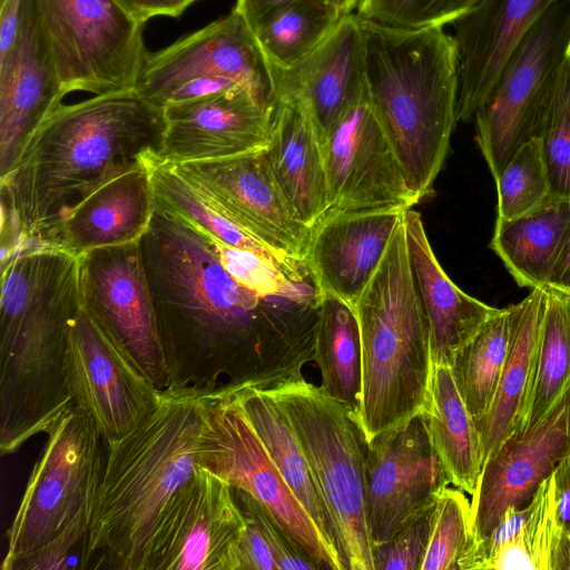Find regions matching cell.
<instances>
[{
  "label": "cell",
  "mask_w": 570,
  "mask_h": 570,
  "mask_svg": "<svg viewBox=\"0 0 570 570\" xmlns=\"http://www.w3.org/2000/svg\"><path fill=\"white\" fill-rule=\"evenodd\" d=\"M293 0H236L234 11L254 29L272 12Z\"/></svg>",
  "instance_id": "obj_49"
},
{
  "label": "cell",
  "mask_w": 570,
  "mask_h": 570,
  "mask_svg": "<svg viewBox=\"0 0 570 570\" xmlns=\"http://www.w3.org/2000/svg\"><path fill=\"white\" fill-rule=\"evenodd\" d=\"M198 465L249 493L320 569L345 570L284 481L246 419L235 387L213 390L197 444Z\"/></svg>",
  "instance_id": "obj_10"
},
{
  "label": "cell",
  "mask_w": 570,
  "mask_h": 570,
  "mask_svg": "<svg viewBox=\"0 0 570 570\" xmlns=\"http://www.w3.org/2000/svg\"><path fill=\"white\" fill-rule=\"evenodd\" d=\"M434 503L413 514L389 541L372 547L373 570H422Z\"/></svg>",
  "instance_id": "obj_43"
},
{
  "label": "cell",
  "mask_w": 570,
  "mask_h": 570,
  "mask_svg": "<svg viewBox=\"0 0 570 570\" xmlns=\"http://www.w3.org/2000/svg\"><path fill=\"white\" fill-rule=\"evenodd\" d=\"M450 484L422 413L368 440L365 505L371 546L389 541Z\"/></svg>",
  "instance_id": "obj_16"
},
{
  "label": "cell",
  "mask_w": 570,
  "mask_h": 570,
  "mask_svg": "<svg viewBox=\"0 0 570 570\" xmlns=\"http://www.w3.org/2000/svg\"><path fill=\"white\" fill-rule=\"evenodd\" d=\"M287 416L333 524L345 570H373L366 524L367 441L347 409L301 374L265 389Z\"/></svg>",
  "instance_id": "obj_7"
},
{
  "label": "cell",
  "mask_w": 570,
  "mask_h": 570,
  "mask_svg": "<svg viewBox=\"0 0 570 570\" xmlns=\"http://www.w3.org/2000/svg\"><path fill=\"white\" fill-rule=\"evenodd\" d=\"M556 1L480 0L452 24L459 60L456 121L474 118L512 51Z\"/></svg>",
  "instance_id": "obj_23"
},
{
  "label": "cell",
  "mask_w": 570,
  "mask_h": 570,
  "mask_svg": "<svg viewBox=\"0 0 570 570\" xmlns=\"http://www.w3.org/2000/svg\"><path fill=\"white\" fill-rule=\"evenodd\" d=\"M237 88L275 107L269 63L246 20L232 10L168 47L148 52L135 90L165 107Z\"/></svg>",
  "instance_id": "obj_11"
},
{
  "label": "cell",
  "mask_w": 570,
  "mask_h": 570,
  "mask_svg": "<svg viewBox=\"0 0 570 570\" xmlns=\"http://www.w3.org/2000/svg\"><path fill=\"white\" fill-rule=\"evenodd\" d=\"M422 415L450 483L472 495L482 470L475 422L455 385L451 367L433 365Z\"/></svg>",
  "instance_id": "obj_32"
},
{
  "label": "cell",
  "mask_w": 570,
  "mask_h": 570,
  "mask_svg": "<svg viewBox=\"0 0 570 570\" xmlns=\"http://www.w3.org/2000/svg\"><path fill=\"white\" fill-rule=\"evenodd\" d=\"M320 387L358 421L362 396V344L354 306L321 294L314 336ZM360 423V422H358Z\"/></svg>",
  "instance_id": "obj_33"
},
{
  "label": "cell",
  "mask_w": 570,
  "mask_h": 570,
  "mask_svg": "<svg viewBox=\"0 0 570 570\" xmlns=\"http://www.w3.org/2000/svg\"><path fill=\"white\" fill-rule=\"evenodd\" d=\"M532 501L529 518L499 547L485 570H551L560 537L554 518L552 475L540 485Z\"/></svg>",
  "instance_id": "obj_37"
},
{
  "label": "cell",
  "mask_w": 570,
  "mask_h": 570,
  "mask_svg": "<svg viewBox=\"0 0 570 570\" xmlns=\"http://www.w3.org/2000/svg\"><path fill=\"white\" fill-rule=\"evenodd\" d=\"M65 96L36 2L23 0L18 38L0 59V178Z\"/></svg>",
  "instance_id": "obj_21"
},
{
  "label": "cell",
  "mask_w": 570,
  "mask_h": 570,
  "mask_svg": "<svg viewBox=\"0 0 570 570\" xmlns=\"http://www.w3.org/2000/svg\"><path fill=\"white\" fill-rule=\"evenodd\" d=\"M361 17L343 14L331 35L288 68L271 65L276 101L297 100L305 108L322 145L365 86Z\"/></svg>",
  "instance_id": "obj_22"
},
{
  "label": "cell",
  "mask_w": 570,
  "mask_h": 570,
  "mask_svg": "<svg viewBox=\"0 0 570 570\" xmlns=\"http://www.w3.org/2000/svg\"><path fill=\"white\" fill-rule=\"evenodd\" d=\"M547 285L570 294V239L566 245Z\"/></svg>",
  "instance_id": "obj_50"
},
{
  "label": "cell",
  "mask_w": 570,
  "mask_h": 570,
  "mask_svg": "<svg viewBox=\"0 0 570 570\" xmlns=\"http://www.w3.org/2000/svg\"><path fill=\"white\" fill-rule=\"evenodd\" d=\"M334 7L342 13L347 14L357 9L362 0H330Z\"/></svg>",
  "instance_id": "obj_52"
},
{
  "label": "cell",
  "mask_w": 570,
  "mask_h": 570,
  "mask_svg": "<svg viewBox=\"0 0 570 570\" xmlns=\"http://www.w3.org/2000/svg\"><path fill=\"white\" fill-rule=\"evenodd\" d=\"M244 528L233 488L198 465L160 522L148 570H236Z\"/></svg>",
  "instance_id": "obj_17"
},
{
  "label": "cell",
  "mask_w": 570,
  "mask_h": 570,
  "mask_svg": "<svg viewBox=\"0 0 570 570\" xmlns=\"http://www.w3.org/2000/svg\"><path fill=\"white\" fill-rule=\"evenodd\" d=\"M480 0H362L356 13L364 19L404 29L453 24Z\"/></svg>",
  "instance_id": "obj_41"
},
{
  "label": "cell",
  "mask_w": 570,
  "mask_h": 570,
  "mask_svg": "<svg viewBox=\"0 0 570 570\" xmlns=\"http://www.w3.org/2000/svg\"><path fill=\"white\" fill-rule=\"evenodd\" d=\"M354 308L362 344L358 422L368 441L422 413L433 370L404 219Z\"/></svg>",
  "instance_id": "obj_6"
},
{
  "label": "cell",
  "mask_w": 570,
  "mask_h": 570,
  "mask_svg": "<svg viewBox=\"0 0 570 570\" xmlns=\"http://www.w3.org/2000/svg\"><path fill=\"white\" fill-rule=\"evenodd\" d=\"M342 16L330 0H293L268 14L254 33L267 61L288 68L315 50Z\"/></svg>",
  "instance_id": "obj_35"
},
{
  "label": "cell",
  "mask_w": 570,
  "mask_h": 570,
  "mask_svg": "<svg viewBox=\"0 0 570 570\" xmlns=\"http://www.w3.org/2000/svg\"><path fill=\"white\" fill-rule=\"evenodd\" d=\"M264 151L295 215L312 230L328 214L330 202L322 147L299 101H276Z\"/></svg>",
  "instance_id": "obj_27"
},
{
  "label": "cell",
  "mask_w": 570,
  "mask_h": 570,
  "mask_svg": "<svg viewBox=\"0 0 570 570\" xmlns=\"http://www.w3.org/2000/svg\"><path fill=\"white\" fill-rule=\"evenodd\" d=\"M404 225L412 274L428 322L433 365L451 367L459 351L500 308L468 295L452 282L434 255L420 213L406 210Z\"/></svg>",
  "instance_id": "obj_26"
},
{
  "label": "cell",
  "mask_w": 570,
  "mask_h": 570,
  "mask_svg": "<svg viewBox=\"0 0 570 570\" xmlns=\"http://www.w3.org/2000/svg\"><path fill=\"white\" fill-rule=\"evenodd\" d=\"M142 164L105 183L81 202L42 243L76 256L140 240L155 210L150 167Z\"/></svg>",
  "instance_id": "obj_25"
},
{
  "label": "cell",
  "mask_w": 570,
  "mask_h": 570,
  "mask_svg": "<svg viewBox=\"0 0 570 570\" xmlns=\"http://www.w3.org/2000/svg\"><path fill=\"white\" fill-rule=\"evenodd\" d=\"M551 570H570V537H559L552 558Z\"/></svg>",
  "instance_id": "obj_51"
},
{
  "label": "cell",
  "mask_w": 570,
  "mask_h": 570,
  "mask_svg": "<svg viewBox=\"0 0 570 570\" xmlns=\"http://www.w3.org/2000/svg\"><path fill=\"white\" fill-rule=\"evenodd\" d=\"M235 393L246 419L292 493L307 512L328 548L341 558L328 512L287 416L265 389L239 386L235 387Z\"/></svg>",
  "instance_id": "obj_31"
},
{
  "label": "cell",
  "mask_w": 570,
  "mask_h": 570,
  "mask_svg": "<svg viewBox=\"0 0 570 570\" xmlns=\"http://www.w3.org/2000/svg\"><path fill=\"white\" fill-rule=\"evenodd\" d=\"M567 62L570 66V41H569L568 49H567Z\"/></svg>",
  "instance_id": "obj_53"
},
{
  "label": "cell",
  "mask_w": 570,
  "mask_h": 570,
  "mask_svg": "<svg viewBox=\"0 0 570 570\" xmlns=\"http://www.w3.org/2000/svg\"><path fill=\"white\" fill-rule=\"evenodd\" d=\"M212 391L173 385L132 431L106 444L85 569L148 570L156 532L196 469Z\"/></svg>",
  "instance_id": "obj_4"
},
{
  "label": "cell",
  "mask_w": 570,
  "mask_h": 570,
  "mask_svg": "<svg viewBox=\"0 0 570 570\" xmlns=\"http://www.w3.org/2000/svg\"><path fill=\"white\" fill-rule=\"evenodd\" d=\"M140 248L170 386L269 389L314 361L318 298L247 288L207 233L156 205Z\"/></svg>",
  "instance_id": "obj_1"
},
{
  "label": "cell",
  "mask_w": 570,
  "mask_h": 570,
  "mask_svg": "<svg viewBox=\"0 0 570 570\" xmlns=\"http://www.w3.org/2000/svg\"><path fill=\"white\" fill-rule=\"evenodd\" d=\"M65 383L70 403L91 416L106 444L136 429L161 391L83 307L70 326Z\"/></svg>",
  "instance_id": "obj_13"
},
{
  "label": "cell",
  "mask_w": 570,
  "mask_h": 570,
  "mask_svg": "<svg viewBox=\"0 0 570 570\" xmlns=\"http://www.w3.org/2000/svg\"><path fill=\"white\" fill-rule=\"evenodd\" d=\"M175 165L239 226L305 261L312 230L282 193L264 150Z\"/></svg>",
  "instance_id": "obj_19"
},
{
  "label": "cell",
  "mask_w": 570,
  "mask_h": 570,
  "mask_svg": "<svg viewBox=\"0 0 570 570\" xmlns=\"http://www.w3.org/2000/svg\"><path fill=\"white\" fill-rule=\"evenodd\" d=\"M568 454L570 383L538 424L511 434L482 466L471 495L474 546L492 532L508 509L529 505Z\"/></svg>",
  "instance_id": "obj_18"
},
{
  "label": "cell",
  "mask_w": 570,
  "mask_h": 570,
  "mask_svg": "<svg viewBox=\"0 0 570 570\" xmlns=\"http://www.w3.org/2000/svg\"><path fill=\"white\" fill-rule=\"evenodd\" d=\"M514 316L515 304L500 308L459 351L451 365L455 385L474 422L487 413L495 395Z\"/></svg>",
  "instance_id": "obj_34"
},
{
  "label": "cell",
  "mask_w": 570,
  "mask_h": 570,
  "mask_svg": "<svg viewBox=\"0 0 570 570\" xmlns=\"http://www.w3.org/2000/svg\"><path fill=\"white\" fill-rule=\"evenodd\" d=\"M81 307L78 256L27 242L1 263L2 455L46 433L70 404L65 357L70 326Z\"/></svg>",
  "instance_id": "obj_3"
},
{
  "label": "cell",
  "mask_w": 570,
  "mask_h": 570,
  "mask_svg": "<svg viewBox=\"0 0 570 570\" xmlns=\"http://www.w3.org/2000/svg\"><path fill=\"white\" fill-rule=\"evenodd\" d=\"M235 498V497H234ZM245 528L236 552V570H278L271 547L249 509L236 500Z\"/></svg>",
  "instance_id": "obj_45"
},
{
  "label": "cell",
  "mask_w": 570,
  "mask_h": 570,
  "mask_svg": "<svg viewBox=\"0 0 570 570\" xmlns=\"http://www.w3.org/2000/svg\"><path fill=\"white\" fill-rule=\"evenodd\" d=\"M365 87L417 203L441 171L456 122L458 49L443 27L404 29L361 18Z\"/></svg>",
  "instance_id": "obj_5"
},
{
  "label": "cell",
  "mask_w": 570,
  "mask_h": 570,
  "mask_svg": "<svg viewBox=\"0 0 570 570\" xmlns=\"http://www.w3.org/2000/svg\"><path fill=\"white\" fill-rule=\"evenodd\" d=\"M65 95L135 89L144 22L119 0H35Z\"/></svg>",
  "instance_id": "obj_12"
},
{
  "label": "cell",
  "mask_w": 570,
  "mask_h": 570,
  "mask_svg": "<svg viewBox=\"0 0 570 570\" xmlns=\"http://www.w3.org/2000/svg\"><path fill=\"white\" fill-rule=\"evenodd\" d=\"M46 434L7 532L2 570H11L17 561L69 530L90 531L105 463L104 439L91 416L72 403Z\"/></svg>",
  "instance_id": "obj_8"
},
{
  "label": "cell",
  "mask_w": 570,
  "mask_h": 570,
  "mask_svg": "<svg viewBox=\"0 0 570 570\" xmlns=\"http://www.w3.org/2000/svg\"><path fill=\"white\" fill-rule=\"evenodd\" d=\"M155 205L229 246L267 259L291 279L312 282L306 262L279 250L230 219L219 205L175 164L156 160L150 167Z\"/></svg>",
  "instance_id": "obj_29"
},
{
  "label": "cell",
  "mask_w": 570,
  "mask_h": 570,
  "mask_svg": "<svg viewBox=\"0 0 570 570\" xmlns=\"http://www.w3.org/2000/svg\"><path fill=\"white\" fill-rule=\"evenodd\" d=\"M495 223L531 213L550 197L549 175L540 138L525 142L495 179Z\"/></svg>",
  "instance_id": "obj_39"
},
{
  "label": "cell",
  "mask_w": 570,
  "mask_h": 570,
  "mask_svg": "<svg viewBox=\"0 0 570 570\" xmlns=\"http://www.w3.org/2000/svg\"><path fill=\"white\" fill-rule=\"evenodd\" d=\"M552 479L556 523L560 535L570 537V454L558 463Z\"/></svg>",
  "instance_id": "obj_46"
},
{
  "label": "cell",
  "mask_w": 570,
  "mask_h": 570,
  "mask_svg": "<svg viewBox=\"0 0 570 570\" xmlns=\"http://www.w3.org/2000/svg\"><path fill=\"white\" fill-rule=\"evenodd\" d=\"M138 20L165 16L177 18L197 0H119Z\"/></svg>",
  "instance_id": "obj_47"
},
{
  "label": "cell",
  "mask_w": 570,
  "mask_h": 570,
  "mask_svg": "<svg viewBox=\"0 0 570 570\" xmlns=\"http://www.w3.org/2000/svg\"><path fill=\"white\" fill-rule=\"evenodd\" d=\"M406 210L328 213L313 229L305 262L318 294L354 306Z\"/></svg>",
  "instance_id": "obj_24"
},
{
  "label": "cell",
  "mask_w": 570,
  "mask_h": 570,
  "mask_svg": "<svg viewBox=\"0 0 570 570\" xmlns=\"http://www.w3.org/2000/svg\"><path fill=\"white\" fill-rule=\"evenodd\" d=\"M212 239L225 269L237 282L257 294L301 301H312L320 297L313 282H295L262 256L250 250L229 246L213 237Z\"/></svg>",
  "instance_id": "obj_40"
},
{
  "label": "cell",
  "mask_w": 570,
  "mask_h": 570,
  "mask_svg": "<svg viewBox=\"0 0 570 570\" xmlns=\"http://www.w3.org/2000/svg\"><path fill=\"white\" fill-rule=\"evenodd\" d=\"M322 154L328 213L409 210L417 204L365 86L328 134Z\"/></svg>",
  "instance_id": "obj_15"
},
{
  "label": "cell",
  "mask_w": 570,
  "mask_h": 570,
  "mask_svg": "<svg viewBox=\"0 0 570 570\" xmlns=\"http://www.w3.org/2000/svg\"><path fill=\"white\" fill-rule=\"evenodd\" d=\"M570 41V0H557L510 55L475 118V140L495 180L513 155L540 138Z\"/></svg>",
  "instance_id": "obj_9"
},
{
  "label": "cell",
  "mask_w": 570,
  "mask_h": 570,
  "mask_svg": "<svg viewBox=\"0 0 570 570\" xmlns=\"http://www.w3.org/2000/svg\"><path fill=\"white\" fill-rule=\"evenodd\" d=\"M547 304L544 287L531 289L515 304L510 348L495 395L475 426L482 466L499 446L525 425Z\"/></svg>",
  "instance_id": "obj_28"
},
{
  "label": "cell",
  "mask_w": 570,
  "mask_h": 570,
  "mask_svg": "<svg viewBox=\"0 0 570 570\" xmlns=\"http://www.w3.org/2000/svg\"><path fill=\"white\" fill-rule=\"evenodd\" d=\"M547 304L529 411L521 433L538 424L570 383V294L543 286Z\"/></svg>",
  "instance_id": "obj_36"
},
{
  "label": "cell",
  "mask_w": 570,
  "mask_h": 570,
  "mask_svg": "<svg viewBox=\"0 0 570 570\" xmlns=\"http://www.w3.org/2000/svg\"><path fill=\"white\" fill-rule=\"evenodd\" d=\"M236 500L244 503L258 522L278 570H317L320 567L302 554L259 503L246 491L233 488Z\"/></svg>",
  "instance_id": "obj_44"
},
{
  "label": "cell",
  "mask_w": 570,
  "mask_h": 570,
  "mask_svg": "<svg viewBox=\"0 0 570 570\" xmlns=\"http://www.w3.org/2000/svg\"><path fill=\"white\" fill-rule=\"evenodd\" d=\"M79 257L83 309L131 355L158 389L170 386L140 240Z\"/></svg>",
  "instance_id": "obj_14"
},
{
  "label": "cell",
  "mask_w": 570,
  "mask_h": 570,
  "mask_svg": "<svg viewBox=\"0 0 570 570\" xmlns=\"http://www.w3.org/2000/svg\"><path fill=\"white\" fill-rule=\"evenodd\" d=\"M473 547L471 501L462 490L446 487L434 503L422 570H464Z\"/></svg>",
  "instance_id": "obj_38"
},
{
  "label": "cell",
  "mask_w": 570,
  "mask_h": 570,
  "mask_svg": "<svg viewBox=\"0 0 570 570\" xmlns=\"http://www.w3.org/2000/svg\"><path fill=\"white\" fill-rule=\"evenodd\" d=\"M274 110L244 88L168 104L159 161L180 164L264 150Z\"/></svg>",
  "instance_id": "obj_20"
},
{
  "label": "cell",
  "mask_w": 570,
  "mask_h": 570,
  "mask_svg": "<svg viewBox=\"0 0 570 570\" xmlns=\"http://www.w3.org/2000/svg\"><path fill=\"white\" fill-rule=\"evenodd\" d=\"M23 0H0V59L16 43L22 17Z\"/></svg>",
  "instance_id": "obj_48"
},
{
  "label": "cell",
  "mask_w": 570,
  "mask_h": 570,
  "mask_svg": "<svg viewBox=\"0 0 570 570\" xmlns=\"http://www.w3.org/2000/svg\"><path fill=\"white\" fill-rule=\"evenodd\" d=\"M540 139L549 175L550 196L570 200V66L567 61Z\"/></svg>",
  "instance_id": "obj_42"
},
{
  "label": "cell",
  "mask_w": 570,
  "mask_h": 570,
  "mask_svg": "<svg viewBox=\"0 0 570 570\" xmlns=\"http://www.w3.org/2000/svg\"><path fill=\"white\" fill-rule=\"evenodd\" d=\"M570 239V200L549 197L537 209L495 223L491 249L521 287L548 284Z\"/></svg>",
  "instance_id": "obj_30"
},
{
  "label": "cell",
  "mask_w": 570,
  "mask_h": 570,
  "mask_svg": "<svg viewBox=\"0 0 570 570\" xmlns=\"http://www.w3.org/2000/svg\"><path fill=\"white\" fill-rule=\"evenodd\" d=\"M164 108L135 89L58 106L0 178L1 238L42 243L105 183L159 160Z\"/></svg>",
  "instance_id": "obj_2"
}]
</instances>
